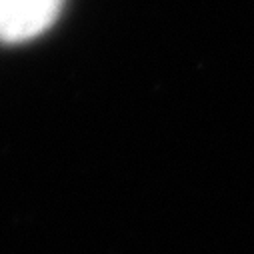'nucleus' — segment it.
Segmentation results:
<instances>
[{"instance_id": "nucleus-1", "label": "nucleus", "mask_w": 254, "mask_h": 254, "mask_svg": "<svg viewBox=\"0 0 254 254\" xmlns=\"http://www.w3.org/2000/svg\"><path fill=\"white\" fill-rule=\"evenodd\" d=\"M64 0H0V42H26L46 32Z\"/></svg>"}]
</instances>
